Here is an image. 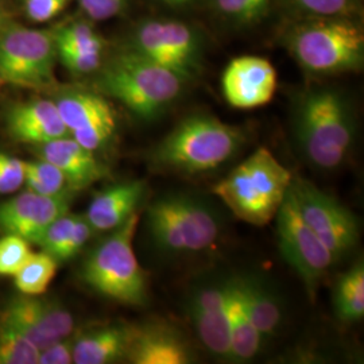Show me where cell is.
Returning <instances> with one entry per match:
<instances>
[{
  "label": "cell",
  "instance_id": "obj_1",
  "mask_svg": "<svg viewBox=\"0 0 364 364\" xmlns=\"http://www.w3.org/2000/svg\"><path fill=\"white\" fill-rule=\"evenodd\" d=\"M293 174L264 147H259L215 185L213 193L239 220L262 227L277 216Z\"/></svg>",
  "mask_w": 364,
  "mask_h": 364
},
{
  "label": "cell",
  "instance_id": "obj_2",
  "mask_svg": "<svg viewBox=\"0 0 364 364\" xmlns=\"http://www.w3.org/2000/svg\"><path fill=\"white\" fill-rule=\"evenodd\" d=\"M285 46L312 75L358 72L363 66V30L348 16H312L287 31Z\"/></svg>",
  "mask_w": 364,
  "mask_h": 364
},
{
  "label": "cell",
  "instance_id": "obj_3",
  "mask_svg": "<svg viewBox=\"0 0 364 364\" xmlns=\"http://www.w3.org/2000/svg\"><path fill=\"white\" fill-rule=\"evenodd\" d=\"M100 69L99 88L146 120L161 115L181 93V78L130 48Z\"/></svg>",
  "mask_w": 364,
  "mask_h": 364
},
{
  "label": "cell",
  "instance_id": "obj_4",
  "mask_svg": "<svg viewBox=\"0 0 364 364\" xmlns=\"http://www.w3.org/2000/svg\"><path fill=\"white\" fill-rule=\"evenodd\" d=\"M296 135L306 158L321 169H335L348 154L355 120L347 99L335 90H314L299 100Z\"/></svg>",
  "mask_w": 364,
  "mask_h": 364
},
{
  "label": "cell",
  "instance_id": "obj_5",
  "mask_svg": "<svg viewBox=\"0 0 364 364\" xmlns=\"http://www.w3.org/2000/svg\"><path fill=\"white\" fill-rule=\"evenodd\" d=\"M245 142L240 129L216 117H185L156 146L153 161L162 169L201 173L221 166Z\"/></svg>",
  "mask_w": 364,
  "mask_h": 364
},
{
  "label": "cell",
  "instance_id": "obj_6",
  "mask_svg": "<svg viewBox=\"0 0 364 364\" xmlns=\"http://www.w3.org/2000/svg\"><path fill=\"white\" fill-rule=\"evenodd\" d=\"M138 224L139 213L134 212L92 251L82 269L88 287L127 306H144L149 299L147 278L132 246Z\"/></svg>",
  "mask_w": 364,
  "mask_h": 364
},
{
  "label": "cell",
  "instance_id": "obj_7",
  "mask_svg": "<svg viewBox=\"0 0 364 364\" xmlns=\"http://www.w3.org/2000/svg\"><path fill=\"white\" fill-rule=\"evenodd\" d=\"M153 242L171 254L200 252L210 247L220 234L213 209L188 195L165 196L147 209Z\"/></svg>",
  "mask_w": 364,
  "mask_h": 364
},
{
  "label": "cell",
  "instance_id": "obj_8",
  "mask_svg": "<svg viewBox=\"0 0 364 364\" xmlns=\"http://www.w3.org/2000/svg\"><path fill=\"white\" fill-rule=\"evenodd\" d=\"M53 31L6 22L0 27V84L43 91L55 84Z\"/></svg>",
  "mask_w": 364,
  "mask_h": 364
},
{
  "label": "cell",
  "instance_id": "obj_9",
  "mask_svg": "<svg viewBox=\"0 0 364 364\" xmlns=\"http://www.w3.org/2000/svg\"><path fill=\"white\" fill-rule=\"evenodd\" d=\"M129 48L169 69L183 82L196 77L201 68V39L193 27L180 21H144L132 33Z\"/></svg>",
  "mask_w": 364,
  "mask_h": 364
},
{
  "label": "cell",
  "instance_id": "obj_10",
  "mask_svg": "<svg viewBox=\"0 0 364 364\" xmlns=\"http://www.w3.org/2000/svg\"><path fill=\"white\" fill-rule=\"evenodd\" d=\"M275 218L279 251L314 299L321 279L336 259L301 218L290 188Z\"/></svg>",
  "mask_w": 364,
  "mask_h": 364
},
{
  "label": "cell",
  "instance_id": "obj_11",
  "mask_svg": "<svg viewBox=\"0 0 364 364\" xmlns=\"http://www.w3.org/2000/svg\"><path fill=\"white\" fill-rule=\"evenodd\" d=\"M301 218L338 260L356 246L359 223L351 210L312 182L294 177L290 183Z\"/></svg>",
  "mask_w": 364,
  "mask_h": 364
},
{
  "label": "cell",
  "instance_id": "obj_12",
  "mask_svg": "<svg viewBox=\"0 0 364 364\" xmlns=\"http://www.w3.org/2000/svg\"><path fill=\"white\" fill-rule=\"evenodd\" d=\"M72 138L96 151L111 141L117 131V117L111 105L99 93L66 90L53 100Z\"/></svg>",
  "mask_w": 364,
  "mask_h": 364
},
{
  "label": "cell",
  "instance_id": "obj_13",
  "mask_svg": "<svg viewBox=\"0 0 364 364\" xmlns=\"http://www.w3.org/2000/svg\"><path fill=\"white\" fill-rule=\"evenodd\" d=\"M234 278H224L197 287L188 302L196 333L213 356L232 362L230 305Z\"/></svg>",
  "mask_w": 364,
  "mask_h": 364
},
{
  "label": "cell",
  "instance_id": "obj_14",
  "mask_svg": "<svg viewBox=\"0 0 364 364\" xmlns=\"http://www.w3.org/2000/svg\"><path fill=\"white\" fill-rule=\"evenodd\" d=\"M0 321L19 332L39 351L70 336L75 329L73 316L64 306L25 294L10 299L0 313Z\"/></svg>",
  "mask_w": 364,
  "mask_h": 364
},
{
  "label": "cell",
  "instance_id": "obj_15",
  "mask_svg": "<svg viewBox=\"0 0 364 364\" xmlns=\"http://www.w3.org/2000/svg\"><path fill=\"white\" fill-rule=\"evenodd\" d=\"M72 193L43 196L27 191L0 204V231L38 243L53 221L69 212Z\"/></svg>",
  "mask_w": 364,
  "mask_h": 364
},
{
  "label": "cell",
  "instance_id": "obj_16",
  "mask_svg": "<svg viewBox=\"0 0 364 364\" xmlns=\"http://www.w3.org/2000/svg\"><path fill=\"white\" fill-rule=\"evenodd\" d=\"M221 90L227 103L234 108H258L272 102L277 90V72L266 58L242 55L225 68Z\"/></svg>",
  "mask_w": 364,
  "mask_h": 364
},
{
  "label": "cell",
  "instance_id": "obj_17",
  "mask_svg": "<svg viewBox=\"0 0 364 364\" xmlns=\"http://www.w3.org/2000/svg\"><path fill=\"white\" fill-rule=\"evenodd\" d=\"M6 127L15 141L36 146L69 135L57 105L48 99L13 105L6 115Z\"/></svg>",
  "mask_w": 364,
  "mask_h": 364
},
{
  "label": "cell",
  "instance_id": "obj_18",
  "mask_svg": "<svg viewBox=\"0 0 364 364\" xmlns=\"http://www.w3.org/2000/svg\"><path fill=\"white\" fill-rule=\"evenodd\" d=\"M192 359L189 344L176 328L150 323L135 326L126 360L134 364H188Z\"/></svg>",
  "mask_w": 364,
  "mask_h": 364
},
{
  "label": "cell",
  "instance_id": "obj_19",
  "mask_svg": "<svg viewBox=\"0 0 364 364\" xmlns=\"http://www.w3.org/2000/svg\"><path fill=\"white\" fill-rule=\"evenodd\" d=\"M37 153L39 158L63 171L72 192L85 189L107 176V168L96 158L95 151L85 149L69 135L37 144Z\"/></svg>",
  "mask_w": 364,
  "mask_h": 364
},
{
  "label": "cell",
  "instance_id": "obj_20",
  "mask_svg": "<svg viewBox=\"0 0 364 364\" xmlns=\"http://www.w3.org/2000/svg\"><path fill=\"white\" fill-rule=\"evenodd\" d=\"M146 192L142 180L119 182L95 196L85 219L93 231H114L136 212Z\"/></svg>",
  "mask_w": 364,
  "mask_h": 364
},
{
  "label": "cell",
  "instance_id": "obj_21",
  "mask_svg": "<svg viewBox=\"0 0 364 364\" xmlns=\"http://www.w3.org/2000/svg\"><path fill=\"white\" fill-rule=\"evenodd\" d=\"M135 326L112 323L78 335L73 344V363L109 364L127 359Z\"/></svg>",
  "mask_w": 364,
  "mask_h": 364
},
{
  "label": "cell",
  "instance_id": "obj_22",
  "mask_svg": "<svg viewBox=\"0 0 364 364\" xmlns=\"http://www.w3.org/2000/svg\"><path fill=\"white\" fill-rule=\"evenodd\" d=\"M250 317L262 338H272L282 321V306L273 287L257 275L239 277Z\"/></svg>",
  "mask_w": 364,
  "mask_h": 364
},
{
  "label": "cell",
  "instance_id": "obj_23",
  "mask_svg": "<svg viewBox=\"0 0 364 364\" xmlns=\"http://www.w3.org/2000/svg\"><path fill=\"white\" fill-rule=\"evenodd\" d=\"M230 335L232 362L245 363L258 355L263 338L250 317L239 277H234L232 284V297L230 305Z\"/></svg>",
  "mask_w": 364,
  "mask_h": 364
},
{
  "label": "cell",
  "instance_id": "obj_24",
  "mask_svg": "<svg viewBox=\"0 0 364 364\" xmlns=\"http://www.w3.org/2000/svg\"><path fill=\"white\" fill-rule=\"evenodd\" d=\"M333 306L340 320L353 323L364 316V264L358 262L338 279L333 291Z\"/></svg>",
  "mask_w": 364,
  "mask_h": 364
},
{
  "label": "cell",
  "instance_id": "obj_25",
  "mask_svg": "<svg viewBox=\"0 0 364 364\" xmlns=\"http://www.w3.org/2000/svg\"><path fill=\"white\" fill-rule=\"evenodd\" d=\"M57 260L42 251L28 257L26 263L15 274V287L25 296L43 294L57 273Z\"/></svg>",
  "mask_w": 364,
  "mask_h": 364
},
{
  "label": "cell",
  "instance_id": "obj_26",
  "mask_svg": "<svg viewBox=\"0 0 364 364\" xmlns=\"http://www.w3.org/2000/svg\"><path fill=\"white\" fill-rule=\"evenodd\" d=\"M57 52H105V41L87 22L75 21L53 30Z\"/></svg>",
  "mask_w": 364,
  "mask_h": 364
},
{
  "label": "cell",
  "instance_id": "obj_27",
  "mask_svg": "<svg viewBox=\"0 0 364 364\" xmlns=\"http://www.w3.org/2000/svg\"><path fill=\"white\" fill-rule=\"evenodd\" d=\"M25 185L27 191L38 195L60 196L72 193L63 171L42 158L25 162Z\"/></svg>",
  "mask_w": 364,
  "mask_h": 364
},
{
  "label": "cell",
  "instance_id": "obj_28",
  "mask_svg": "<svg viewBox=\"0 0 364 364\" xmlns=\"http://www.w3.org/2000/svg\"><path fill=\"white\" fill-rule=\"evenodd\" d=\"M218 14L237 26H252L260 22L273 0H212Z\"/></svg>",
  "mask_w": 364,
  "mask_h": 364
},
{
  "label": "cell",
  "instance_id": "obj_29",
  "mask_svg": "<svg viewBox=\"0 0 364 364\" xmlns=\"http://www.w3.org/2000/svg\"><path fill=\"white\" fill-rule=\"evenodd\" d=\"M38 356L36 346L0 321V364H38Z\"/></svg>",
  "mask_w": 364,
  "mask_h": 364
},
{
  "label": "cell",
  "instance_id": "obj_30",
  "mask_svg": "<svg viewBox=\"0 0 364 364\" xmlns=\"http://www.w3.org/2000/svg\"><path fill=\"white\" fill-rule=\"evenodd\" d=\"M31 255L28 242L21 236L6 234L0 239V275H15Z\"/></svg>",
  "mask_w": 364,
  "mask_h": 364
},
{
  "label": "cell",
  "instance_id": "obj_31",
  "mask_svg": "<svg viewBox=\"0 0 364 364\" xmlns=\"http://www.w3.org/2000/svg\"><path fill=\"white\" fill-rule=\"evenodd\" d=\"M77 216L78 215L66 212L63 216L53 221L37 243L39 247L42 248V251L48 252L55 259L57 252L65 245L69 235L72 232L73 225L77 220Z\"/></svg>",
  "mask_w": 364,
  "mask_h": 364
},
{
  "label": "cell",
  "instance_id": "obj_32",
  "mask_svg": "<svg viewBox=\"0 0 364 364\" xmlns=\"http://www.w3.org/2000/svg\"><path fill=\"white\" fill-rule=\"evenodd\" d=\"M294 9L309 16H348L356 0H287Z\"/></svg>",
  "mask_w": 364,
  "mask_h": 364
},
{
  "label": "cell",
  "instance_id": "obj_33",
  "mask_svg": "<svg viewBox=\"0 0 364 364\" xmlns=\"http://www.w3.org/2000/svg\"><path fill=\"white\" fill-rule=\"evenodd\" d=\"M25 183V162L0 151V195L16 192Z\"/></svg>",
  "mask_w": 364,
  "mask_h": 364
},
{
  "label": "cell",
  "instance_id": "obj_34",
  "mask_svg": "<svg viewBox=\"0 0 364 364\" xmlns=\"http://www.w3.org/2000/svg\"><path fill=\"white\" fill-rule=\"evenodd\" d=\"M92 230L90 223L85 219V216H77V220L73 225V230L69 235L65 245L61 247V250L57 252L55 260L72 259L75 255H77L81 251V248L87 245V242L90 240L92 236Z\"/></svg>",
  "mask_w": 364,
  "mask_h": 364
},
{
  "label": "cell",
  "instance_id": "obj_35",
  "mask_svg": "<svg viewBox=\"0 0 364 364\" xmlns=\"http://www.w3.org/2000/svg\"><path fill=\"white\" fill-rule=\"evenodd\" d=\"M129 0H78L81 10L93 21H105L123 13Z\"/></svg>",
  "mask_w": 364,
  "mask_h": 364
},
{
  "label": "cell",
  "instance_id": "obj_36",
  "mask_svg": "<svg viewBox=\"0 0 364 364\" xmlns=\"http://www.w3.org/2000/svg\"><path fill=\"white\" fill-rule=\"evenodd\" d=\"M69 0H25L27 18L33 22H49L63 13Z\"/></svg>",
  "mask_w": 364,
  "mask_h": 364
},
{
  "label": "cell",
  "instance_id": "obj_37",
  "mask_svg": "<svg viewBox=\"0 0 364 364\" xmlns=\"http://www.w3.org/2000/svg\"><path fill=\"white\" fill-rule=\"evenodd\" d=\"M75 338H61L39 351L38 364L73 363Z\"/></svg>",
  "mask_w": 364,
  "mask_h": 364
},
{
  "label": "cell",
  "instance_id": "obj_38",
  "mask_svg": "<svg viewBox=\"0 0 364 364\" xmlns=\"http://www.w3.org/2000/svg\"><path fill=\"white\" fill-rule=\"evenodd\" d=\"M161 3L170 6V7H186L192 3H195L196 0H159Z\"/></svg>",
  "mask_w": 364,
  "mask_h": 364
},
{
  "label": "cell",
  "instance_id": "obj_39",
  "mask_svg": "<svg viewBox=\"0 0 364 364\" xmlns=\"http://www.w3.org/2000/svg\"><path fill=\"white\" fill-rule=\"evenodd\" d=\"M4 23H6V11L3 7V1L0 0V27L3 26Z\"/></svg>",
  "mask_w": 364,
  "mask_h": 364
}]
</instances>
